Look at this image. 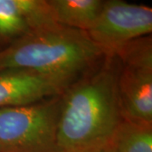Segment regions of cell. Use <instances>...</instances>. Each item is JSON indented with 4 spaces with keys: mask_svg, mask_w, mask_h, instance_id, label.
<instances>
[{
    "mask_svg": "<svg viewBox=\"0 0 152 152\" xmlns=\"http://www.w3.org/2000/svg\"><path fill=\"white\" fill-rule=\"evenodd\" d=\"M120 67L116 55H105L63 92L58 152H86L111 145L123 120L118 93Z\"/></svg>",
    "mask_w": 152,
    "mask_h": 152,
    "instance_id": "6da1fadb",
    "label": "cell"
},
{
    "mask_svg": "<svg viewBox=\"0 0 152 152\" xmlns=\"http://www.w3.org/2000/svg\"><path fill=\"white\" fill-rule=\"evenodd\" d=\"M104 56L86 32L51 22L0 50V72L33 71L71 85Z\"/></svg>",
    "mask_w": 152,
    "mask_h": 152,
    "instance_id": "7a4b0ae2",
    "label": "cell"
},
{
    "mask_svg": "<svg viewBox=\"0 0 152 152\" xmlns=\"http://www.w3.org/2000/svg\"><path fill=\"white\" fill-rule=\"evenodd\" d=\"M61 96L0 108V152H58Z\"/></svg>",
    "mask_w": 152,
    "mask_h": 152,
    "instance_id": "3957f363",
    "label": "cell"
},
{
    "mask_svg": "<svg viewBox=\"0 0 152 152\" xmlns=\"http://www.w3.org/2000/svg\"><path fill=\"white\" fill-rule=\"evenodd\" d=\"M118 93L123 119L152 125V38L135 39L118 50Z\"/></svg>",
    "mask_w": 152,
    "mask_h": 152,
    "instance_id": "277c9868",
    "label": "cell"
},
{
    "mask_svg": "<svg viewBox=\"0 0 152 152\" xmlns=\"http://www.w3.org/2000/svg\"><path fill=\"white\" fill-rule=\"evenodd\" d=\"M151 32V7L106 0L96 21L86 33L105 55H115L126 44Z\"/></svg>",
    "mask_w": 152,
    "mask_h": 152,
    "instance_id": "5b68a950",
    "label": "cell"
},
{
    "mask_svg": "<svg viewBox=\"0 0 152 152\" xmlns=\"http://www.w3.org/2000/svg\"><path fill=\"white\" fill-rule=\"evenodd\" d=\"M70 84L33 71L0 72V108L37 102L63 94Z\"/></svg>",
    "mask_w": 152,
    "mask_h": 152,
    "instance_id": "8992f818",
    "label": "cell"
},
{
    "mask_svg": "<svg viewBox=\"0 0 152 152\" xmlns=\"http://www.w3.org/2000/svg\"><path fill=\"white\" fill-rule=\"evenodd\" d=\"M51 22L47 0H0V50Z\"/></svg>",
    "mask_w": 152,
    "mask_h": 152,
    "instance_id": "52a82bcc",
    "label": "cell"
},
{
    "mask_svg": "<svg viewBox=\"0 0 152 152\" xmlns=\"http://www.w3.org/2000/svg\"><path fill=\"white\" fill-rule=\"evenodd\" d=\"M53 19L66 27L87 32L96 21L103 0H47Z\"/></svg>",
    "mask_w": 152,
    "mask_h": 152,
    "instance_id": "ba28073f",
    "label": "cell"
},
{
    "mask_svg": "<svg viewBox=\"0 0 152 152\" xmlns=\"http://www.w3.org/2000/svg\"><path fill=\"white\" fill-rule=\"evenodd\" d=\"M111 145L115 152H152V125L123 119Z\"/></svg>",
    "mask_w": 152,
    "mask_h": 152,
    "instance_id": "9c48e42d",
    "label": "cell"
},
{
    "mask_svg": "<svg viewBox=\"0 0 152 152\" xmlns=\"http://www.w3.org/2000/svg\"><path fill=\"white\" fill-rule=\"evenodd\" d=\"M86 152H115V151L113 150V146L111 145H107V146L101 147V148L95 149V150H92V151H90Z\"/></svg>",
    "mask_w": 152,
    "mask_h": 152,
    "instance_id": "30bf717a",
    "label": "cell"
}]
</instances>
